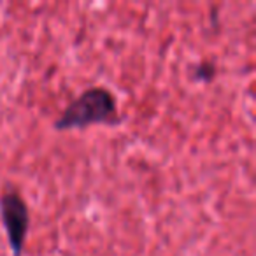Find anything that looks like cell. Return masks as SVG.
Returning a JSON list of instances; mask_svg holds the SVG:
<instances>
[{
	"label": "cell",
	"mask_w": 256,
	"mask_h": 256,
	"mask_svg": "<svg viewBox=\"0 0 256 256\" xmlns=\"http://www.w3.org/2000/svg\"><path fill=\"white\" fill-rule=\"evenodd\" d=\"M216 76V67H214L210 62H204V64L196 65L195 68V79L202 82H209L212 81V78Z\"/></svg>",
	"instance_id": "3957f363"
},
{
	"label": "cell",
	"mask_w": 256,
	"mask_h": 256,
	"mask_svg": "<svg viewBox=\"0 0 256 256\" xmlns=\"http://www.w3.org/2000/svg\"><path fill=\"white\" fill-rule=\"evenodd\" d=\"M118 114V104L114 95L107 88L93 86L74 98L62 116L54 121V128L65 130H81L100 123H114Z\"/></svg>",
	"instance_id": "6da1fadb"
},
{
	"label": "cell",
	"mask_w": 256,
	"mask_h": 256,
	"mask_svg": "<svg viewBox=\"0 0 256 256\" xmlns=\"http://www.w3.org/2000/svg\"><path fill=\"white\" fill-rule=\"evenodd\" d=\"M0 220L8 234L12 256H22L30 226V212L20 193L8 192L0 196Z\"/></svg>",
	"instance_id": "7a4b0ae2"
}]
</instances>
